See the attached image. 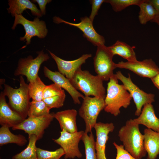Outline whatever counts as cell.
Instances as JSON below:
<instances>
[{
    "instance_id": "obj_1",
    "label": "cell",
    "mask_w": 159,
    "mask_h": 159,
    "mask_svg": "<svg viewBox=\"0 0 159 159\" xmlns=\"http://www.w3.org/2000/svg\"><path fill=\"white\" fill-rule=\"evenodd\" d=\"M118 136L125 150L134 158L141 159L145 156L144 135L140 131L139 125L133 119L127 120L120 129Z\"/></svg>"
},
{
    "instance_id": "obj_2",
    "label": "cell",
    "mask_w": 159,
    "mask_h": 159,
    "mask_svg": "<svg viewBox=\"0 0 159 159\" xmlns=\"http://www.w3.org/2000/svg\"><path fill=\"white\" fill-rule=\"evenodd\" d=\"M118 80L115 74L110 79L105 99V111L115 116L120 114L122 107H128L132 99L124 85L119 84Z\"/></svg>"
},
{
    "instance_id": "obj_3",
    "label": "cell",
    "mask_w": 159,
    "mask_h": 159,
    "mask_svg": "<svg viewBox=\"0 0 159 159\" xmlns=\"http://www.w3.org/2000/svg\"><path fill=\"white\" fill-rule=\"evenodd\" d=\"M69 81L74 88L81 92L85 96L105 98L106 90L103 81L97 75L94 76L89 71L80 69Z\"/></svg>"
},
{
    "instance_id": "obj_4",
    "label": "cell",
    "mask_w": 159,
    "mask_h": 159,
    "mask_svg": "<svg viewBox=\"0 0 159 159\" xmlns=\"http://www.w3.org/2000/svg\"><path fill=\"white\" fill-rule=\"evenodd\" d=\"M19 87L18 88H14L4 84L3 92L9 99L10 107L24 120L28 116L31 98L29 93L28 84L26 83L22 76L19 77Z\"/></svg>"
},
{
    "instance_id": "obj_5",
    "label": "cell",
    "mask_w": 159,
    "mask_h": 159,
    "mask_svg": "<svg viewBox=\"0 0 159 159\" xmlns=\"http://www.w3.org/2000/svg\"><path fill=\"white\" fill-rule=\"evenodd\" d=\"M79 110V114L85 124V132H92L96 124L98 116L105 107V99L95 97L84 96Z\"/></svg>"
},
{
    "instance_id": "obj_6",
    "label": "cell",
    "mask_w": 159,
    "mask_h": 159,
    "mask_svg": "<svg viewBox=\"0 0 159 159\" xmlns=\"http://www.w3.org/2000/svg\"><path fill=\"white\" fill-rule=\"evenodd\" d=\"M14 17L12 29L14 30L19 24L23 26L25 33L23 37L20 38V40L26 42V45L30 44L31 39L33 37L43 39L47 36L48 31L46 24L44 21L40 20L39 18L37 17L31 21L26 19L22 14H16Z\"/></svg>"
},
{
    "instance_id": "obj_7",
    "label": "cell",
    "mask_w": 159,
    "mask_h": 159,
    "mask_svg": "<svg viewBox=\"0 0 159 159\" xmlns=\"http://www.w3.org/2000/svg\"><path fill=\"white\" fill-rule=\"evenodd\" d=\"M37 54L38 55L34 58L29 55L26 57L20 59L14 75L25 76L29 82L36 79L38 76V73L42 64L50 58L43 50L38 52Z\"/></svg>"
},
{
    "instance_id": "obj_8",
    "label": "cell",
    "mask_w": 159,
    "mask_h": 159,
    "mask_svg": "<svg viewBox=\"0 0 159 159\" xmlns=\"http://www.w3.org/2000/svg\"><path fill=\"white\" fill-rule=\"evenodd\" d=\"M115 75L117 79L122 82L133 99L136 107L135 115H140L142 107L145 105L152 104L155 101V95L146 93L141 90L132 82L129 74H128V77H127L120 71H118Z\"/></svg>"
},
{
    "instance_id": "obj_9",
    "label": "cell",
    "mask_w": 159,
    "mask_h": 159,
    "mask_svg": "<svg viewBox=\"0 0 159 159\" xmlns=\"http://www.w3.org/2000/svg\"><path fill=\"white\" fill-rule=\"evenodd\" d=\"M113 55L105 45L97 47L93 64L95 72L103 81H107L113 76L115 64L113 61Z\"/></svg>"
},
{
    "instance_id": "obj_10",
    "label": "cell",
    "mask_w": 159,
    "mask_h": 159,
    "mask_svg": "<svg viewBox=\"0 0 159 159\" xmlns=\"http://www.w3.org/2000/svg\"><path fill=\"white\" fill-rule=\"evenodd\" d=\"M54 113L42 116L28 117L19 124L12 127L13 130H21L29 136L35 135L39 140L42 138L45 130L48 127L54 118Z\"/></svg>"
},
{
    "instance_id": "obj_11",
    "label": "cell",
    "mask_w": 159,
    "mask_h": 159,
    "mask_svg": "<svg viewBox=\"0 0 159 159\" xmlns=\"http://www.w3.org/2000/svg\"><path fill=\"white\" fill-rule=\"evenodd\" d=\"M85 131L82 130L74 133H70L62 130L60 132V136L53 141L59 145L64 152V157L66 159L81 158L82 154L79 148V143L81 140Z\"/></svg>"
},
{
    "instance_id": "obj_12",
    "label": "cell",
    "mask_w": 159,
    "mask_h": 159,
    "mask_svg": "<svg viewBox=\"0 0 159 159\" xmlns=\"http://www.w3.org/2000/svg\"><path fill=\"white\" fill-rule=\"evenodd\" d=\"M115 67L128 69L141 77L151 79L159 73V67L151 59L142 61H121L115 64Z\"/></svg>"
},
{
    "instance_id": "obj_13",
    "label": "cell",
    "mask_w": 159,
    "mask_h": 159,
    "mask_svg": "<svg viewBox=\"0 0 159 159\" xmlns=\"http://www.w3.org/2000/svg\"><path fill=\"white\" fill-rule=\"evenodd\" d=\"M53 20L56 23H63L78 28L83 32V36L95 46L105 45L104 37L97 33L93 26V21L87 16L81 18V21L78 23L69 22L56 16L54 17Z\"/></svg>"
},
{
    "instance_id": "obj_14",
    "label": "cell",
    "mask_w": 159,
    "mask_h": 159,
    "mask_svg": "<svg viewBox=\"0 0 159 159\" xmlns=\"http://www.w3.org/2000/svg\"><path fill=\"white\" fill-rule=\"evenodd\" d=\"M48 51L55 62L59 72L69 80L77 71L81 69V66L85 63L86 60L92 56L91 54H85L76 59L67 61L57 57L50 51Z\"/></svg>"
},
{
    "instance_id": "obj_15",
    "label": "cell",
    "mask_w": 159,
    "mask_h": 159,
    "mask_svg": "<svg viewBox=\"0 0 159 159\" xmlns=\"http://www.w3.org/2000/svg\"><path fill=\"white\" fill-rule=\"evenodd\" d=\"M43 72L46 77L68 93L75 104H80V98L83 99L85 96L74 88L68 79L59 72L52 71L46 66L44 67Z\"/></svg>"
},
{
    "instance_id": "obj_16",
    "label": "cell",
    "mask_w": 159,
    "mask_h": 159,
    "mask_svg": "<svg viewBox=\"0 0 159 159\" xmlns=\"http://www.w3.org/2000/svg\"><path fill=\"white\" fill-rule=\"evenodd\" d=\"M94 129L96 133V139L95 141V148L97 159H107L105 150L106 144L108 140V135L112 132L115 128L112 123H97Z\"/></svg>"
},
{
    "instance_id": "obj_17",
    "label": "cell",
    "mask_w": 159,
    "mask_h": 159,
    "mask_svg": "<svg viewBox=\"0 0 159 159\" xmlns=\"http://www.w3.org/2000/svg\"><path fill=\"white\" fill-rule=\"evenodd\" d=\"M24 120L21 116L11 108L6 102L3 92H1L0 94V125L12 128Z\"/></svg>"
},
{
    "instance_id": "obj_18",
    "label": "cell",
    "mask_w": 159,
    "mask_h": 159,
    "mask_svg": "<svg viewBox=\"0 0 159 159\" xmlns=\"http://www.w3.org/2000/svg\"><path fill=\"white\" fill-rule=\"evenodd\" d=\"M139 117L133 119L139 125L141 124L155 132H159V118L156 116L152 104L145 105Z\"/></svg>"
},
{
    "instance_id": "obj_19",
    "label": "cell",
    "mask_w": 159,
    "mask_h": 159,
    "mask_svg": "<svg viewBox=\"0 0 159 159\" xmlns=\"http://www.w3.org/2000/svg\"><path fill=\"white\" fill-rule=\"evenodd\" d=\"M77 110L68 109L59 111L54 114V118L58 122L62 130L70 133L78 131L76 123Z\"/></svg>"
},
{
    "instance_id": "obj_20",
    "label": "cell",
    "mask_w": 159,
    "mask_h": 159,
    "mask_svg": "<svg viewBox=\"0 0 159 159\" xmlns=\"http://www.w3.org/2000/svg\"><path fill=\"white\" fill-rule=\"evenodd\" d=\"M144 146L147 159H155L159 154V132L148 129L144 130Z\"/></svg>"
},
{
    "instance_id": "obj_21",
    "label": "cell",
    "mask_w": 159,
    "mask_h": 159,
    "mask_svg": "<svg viewBox=\"0 0 159 159\" xmlns=\"http://www.w3.org/2000/svg\"><path fill=\"white\" fill-rule=\"evenodd\" d=\"M9 6L7 9L9 13H11L14 17L15 14H22L23 11L27 9L30 10L32 15L40 18L42 16L40 10L32 1L29 0H9Z\"/></svg>"
},
{
    "instance_id": "obj_22",
    "label": "cell",
    "mask_w": 159,
    "mask_h": 159,
    "mask_svg": "<svg viewBox=\"0 0 159 159\" xmlns=\"http://www.w3.org/2000/svg\"><path fill=\"white\" fill-rule=\"evenodd\" d=\"M107 48L113 56L118 55L128 62L138 60L133 48L125 42L117 40L112 45L107 47Z\"/></svg>"
},
{
    "instance_id": "obj_23",
    "label": "cell",
    "mask_w": 159,
    "mask_h": 159,
    "mask_svg": "<svg viewBox=\"0 0 159 159\" xmlns=\"http://www.w3.org/2000/svg\"><path fill=\"white\" fill-rule=\"evenodd\" d=\"M27 142L25 137L22 135H14L6 125L1 126L0 128V145L9 143H14L20 146H23Z\"/></svg>"
},
{
    "instance_id": "obj_24",
    "label": "cell",
    "mask_w": 159,
    "mask_h": 159,
    "mask_svg": "<svg viewBox=\"0 0 159 159\" xmlns=\"http://www.w3.org/2000/svg\"><path fill=\"white\" fill-rule=\"evenodd\" d=\"M139 7L140 10L138 18L141 24L145 25L148 21L152 22L156 17L157 12L148 0H145Z\"/></svg>"
},
{
    "instance_id": "obj_25",
    "label": "cell",
    "mask_w": 159,
    "mask_h": 159,
    "mask_svg": "<svg viewBox=\"0 0 159 159\" xmlns=\"http://www.w3.org/2000/svg\"><path fill=\"white\" fill-rule=\"evenodd\" d=\"M29 143L27 147L20 153L12 157V159H38L36 144L38 140L34 135L29 136Z\"/></svg>"
},
{
    "instance_id": "obj_26",
    "label": "cell",
    "mask_w": 159,
    "mask_h": 159,
    "mask_svg": "<svg viewBox=\"0 0 159 159\" xmlns=\"http://www.w3.org/2000/svg\"><path fill=\"white\" fill-rule=\"evenodd\" d=\"M46 85L38 76L28 84L29 95L32 100L40 101L43 99L44 90Z\"/></svg>"
},
{
    "instance_id": "obj_27",
    "label": "cell",
    "mask_w": 159,
    "mask_h": 159,
    "mask_svg": "<svg viewBox=\"0 0 159 159\" xmlns=\"http://www.w3.org/2000/svg\"><path fill=\"white\" fill-rule=\"evenodd\" d=\"M50 109L43 100L30 102L28 111L29 117L42 116L49 114Z\"/></svg>"
},
{
    "instance_id": "obj_28",
    "label": "cell",
    "mask_w": 159,
    "mask_h": 159,
    "mask_svg": "<svg viewBox=\"0 0 159 159\" xmlns=\"http://www.w3.org/2000/svg\"><path fill=\"white\" fill-rule=\"evenodd\" d=\"M85 148V159H97L95 148V141L92 132L88 135L84 132L82 138Z\"/></svg>"
},
{
    "instance_id": "obj_29",
    "label": "cell",
    "mask_w": 159,
    "mask_h": 159,
    "mask_svg": "<svg viewBox=\"0 0 159 159\" xmlns=\"http://www.w3.org/2000/svg\"><path fill=\"white\" fill-rule=\"evenodd\" d=\"M145 0H105V2L110 4L114 11L119 12L132 5L139 6Z\"/></svg>"
},
{
    "instance_id": "obj_30",
    "label": "cell",
    "mask_w": 159,
    "mask_h": 159,
    "mask_svg": "<svg viewBox=\"0 0 159 159\" xmlns=\"http://www.w3.org/2000/svg\"><path fill=\"white\" fill-rule=\"evenodd\" d=\"M37 152L38 159H60L64 155V152L61 147L54 151L37 148Z\"/></svg>"
},
{
    "instance_id": "obj_31",
    "label": "cell",
    "mask_w": 159,
    "mask_h": 159,
    "mask_svg": "<svg viewBox=\"0 0 159 159\" xmlns=\"http://www.w3.org/2000/svg\"><path fill=\"white\" fill-rule=\"evenodd\" d=\"M66 98L64 93L62 94L43 99V100L51 109L53 108H59L64 105Z\"/></svg>"
},
{
    "instance_id": "obj_32",
    "label": "cell",
    "mask_w": 159,
    "mask_h": 159,
    "mask_svg": "<svg viewBox=\"0 0 159 159\" xmlns=\"http://www.w3.org/2000/svg\"><path fill=\"white\" fill-rule=\"evenodd\" d=\"M64 93V90L56 84L54 83L46 85L44 91L43 99L60 95Z\"/></svg>"
},
{
    "instance_id": "obj_33",
    "label": "cell",
    "mask_w": 159,
    "mask_h": 159,
    "mask_svg": "<svg viewBox=\"0 0 159 159\" xmlns=\"http://www.w3.org/2000/svg\"><path fill=\"white\" fill-rule=\"evenodd\" d=\"M113 144L117 150L115 159H136L125 150L123 145H119L115 142H113Z\"/></svg>"
},
{
    "instance_id": "obj_34",
    "label": "cell",
    "mask_w": 159,
    "mask_h": 159,
    "mask_svg": "<svg viewBox=\"0 0 159 159\" xmlns=\"http://www.w3.org/2000/svg\"><path fill=\"white\" fill-rule=\"evenodd\" d=\"M105 0H92L90 2L92 5V11L89 18L93 22L95 16L97 15L98 12Z\"/></svg>"
},
{
    "instance_id": "obj_35",
    "label": "cell",
    "mask_w": 159,
    "mask_h": 159,
    "mask_svg": "<svg viewBox=\"0 0 159 159\" xmlns=\"http://www.w3.org/2000/svg\"><path fill=\"white\" fill-rule=\"evenodd\" d=\"M52 1L51 0H33L32 1V2H37L38 4L40 10L42 15H45L46 14V6L48 3Z\"/></svg>"
},
{
    "instance_id": "obj_36",
    "label": "cell",
    "mask_w": 159,
    "mask_h": 159,
    "mask_svg": "<svg viewBox=\"0 0 159 159\" xmlns=\"http://www.w3.org/2000/svg\"><path fill=\"white\" fill-rule=\"evenodd\" d=\"M148 0L153 6L157 12V15L155 18H159V0Z\"/></svg>"
},
{
    "instance_id": "obj_37",
    "label": "cell",
    "mask_w": 159,
    "mask_h": 159,
    "mask_svg": "<svg viewBox=\"0 0 159 159\" xmlns=\"http://www.w3.org/2000/svg\"><path fill=\"white\" fill-rule=\"evenodd\" d=\"M151 79L154 85L159 90V73Z\"/></svg>"
},
{
    "instance_id": "obj_38",
    "label": "cell",
    "mask_w": 159,
    "mask_h": 159,
    "mask_svg": "<svg viewBox=\"0 0 159 159\" xmlns=\"http://www.w3.org/2000/svg\"><path fill=\"white\" fill-rule=\"evenodd\" d=\"M152 22L155 23L159 26V18H155Z\"/></svg>"
}]
</instances>
